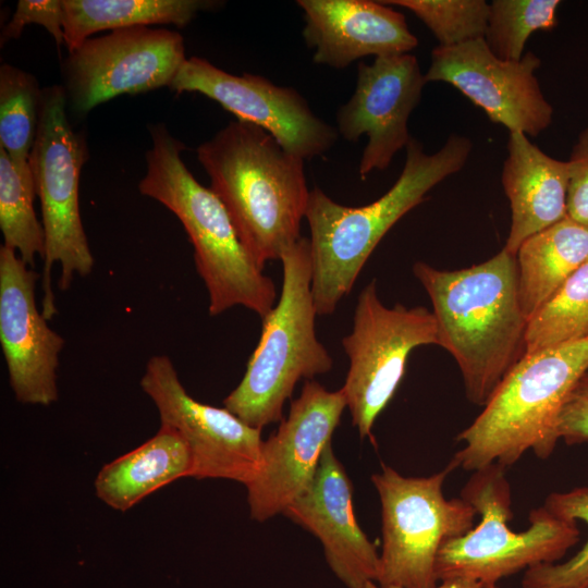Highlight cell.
I'll return each instance as SVG.
<instances>
[{
    "label": "cell",
    "mask_w": 588,
    "mask_h": 588,
    "mask_svg": "<svg viewBox=\"0 0 588 588\" xmlns=\"http://www.w3.org/2000/svg\"><path fill=\"white\" fill-rule=\"evenodd\" d=\"M471 147L466 136L451 134L437 152L429 155L412 137L396 182L368 205L344 206L318 187L310 191L305 219L310 230L311 289L318 315L335 311L385 233L422 203L430 189L461 171Z\"/></svg>",
    "instance_id": "3957f363"
},
{
    "label": "cell",
    "mask_w": 588,
    "mask_h": 588,
    "mask_svg": "<svg viewBox=\"0 0 588 588\" xmlns=\"http://www.w3.org/2000/svg\"><path fill=\"white\" fill-rule=\"evenodd\" d=\"M283 514L321 541L328 565L346 587L377 583L380 554L357 523L352 482L331 443L310 485Z\"/></svg>",
    "instance_id": "ac0fdd59"
},
{
    "label": "cell",
    "mask_w": 588,
    "mask_h": 588,
    "mask_svg": "<svg viewBox=\"0 0 588 588\" xmlns=\"http://www.w3.org/2000/svg\"><path fill=\"white\" fill-rule=\"evenodd\" d=\"M187 58L180 33L136 26L88 38L65 61V93L85 113L123 94L170 86Z\"/></svg>",
    "instance_id": "7c38bea8"
},
{
    "label": "cell",
    "mask_w": 588,
    "mask_h": 588,
    "mask_svg": "<svg viewBox=\"0 0 588 588\" xmlns=\"http://www.w3.org/2000/svg\"><path fill=\"white\" fill-rule=\"evenodd\" d=\"M588 339V260L531 316L525 355Z\"/></svg>",
    "instance_id": "cb8c5ba5"
},
{
    "label": "cell",
    "mask_w": 588,
    "mask_h": 588,
    "mask_svg": "<svg viewBox=\"0 0 588 588\" xmlns=\"http://www.w3.org/2000/svg\"><path fill=\"white\" fill-rule=\"evenodd\" d=\"M345 407L342 389L304 383L287 417L262 443L260 470L246 486L252 518L264 522L283 513L307 489Z\"/></svg>",
    "instance_id": "5bb4252c"
},
{
    "label": "cell",
    "mask_w": 588,
    "mask_h": 588,
    "mask_svg": "<svg viewBox=\"0 0 588 588\" xmlns=\"http://www.w3.org/2000/svg\"><path fill=\"white\" fill-rule=\"evenodd\" d=\"M282 287L262 318L259 342L238 385L223 400L226 409L248 426L262 429L282 421L283 405L301 379L331 370L333 360L315 331L309 238L301 236L281 256Z\"/></svg>",
    "instance_id": "8992f818"
},
{
    "label": "cell",
    "mask_w": 588,
    "mask_h": 588,
    "mask_svg": "<svg viewBox=\"0 0 588 588\" xmlns=\"http://www.w3.org/2000/svg\"><path fill=\"white\" fill-rule=\"evenodd\" d=\"M204 0H62L63 37L69 52L95 33L151 24L187 25L198 11L211 8Z\"/></svg>",
    "instance_id": "603a6c76"
},
{
    "label": "cell",
    "mask_w": 588,
    "mask_h": 588,
    "mask_svg": "<svg viewBox=\"0 0 588 588\" xmlns=\"http://www.w3.org/2000/svg\"><path fill=\"white\" fill-rule=\"evenodd\" d=\"M65 103L62 86L41 90L38 127L29 155L46 238L41 313L47 320L57 314L51 287L53 265L60 264L62 291L70 287L75 275L86 277L94 268L78 204L79 174L87 150L83 137L71 127Z\"/></svg>",
    "instance_id": "ba28073f"
},
{
    "label": "cell",
    "mask_w": 588,
    "mask_h": 588,
    "mask_svg": "<svg viewBox=\"0 0 588 588\" xmlns=\"http://www.w3.org/2000/svg\"><path fill=\"white\" fill-rule=\"evenodd\" d=\"M155 403L160 422L174 429L192 455L189 477L219 478L247 486L261 466V430L245 424L225 407L204 404L183 387L172 360L152 356L140 380Z\"/></svg>",
    "instance_id": "8fae6325"
},
{
    "label": "cell",
    "mask_w": 588,
    "mask_h": 588,
    "mask_svg": "<svg viewBox=\"0 0 588 588\" xmlns=\"http://www.w3.org/2000/svg\"><path fill=\"white\" fill-rule=\"evenodd\" d=\"M363 588H403V587H399V586L382 587L378 585L376 581H368L363 586ZM434 588H483V586L470 579L456 578V579L441 581V584L437 585Z\"/></svg>",
    "instance_id": "d6a6232c"
},
{
    "label": "cell",
    "mask_w": 588,
    "mask_h": 588,
    "mask_svg": "<svg viewBox=\"0 0 588 588\" xmlns=\"http://www.w3.org/2000/svg\"><path fill=\"white\" fill-rule=\"evenodd\" d=\"M41 90L33 75L10 64L0 66V147L16 170L33 179L29 155L36 138Z\"/></svg>",
    "instance_id": "d4e9b609"
},
{
    "label": "cell",
    "mask_w": 588,
    "mask_h": 588,
    "mask_svg": "<svg viewBox=\"0 0 588 588\" xmlns=\"http://www.w3.org/2000/svg\"><path fill=\"white\" fill-rule=\"evenodd\" d=\"M483 588H498V586L497 584H490V585L483 586Z\"/></svg>",
    "instance_id": "836d02e7"
},
{
    "label": "cell",
    "mask_w": 588,
    "mask_h": 588,
    "mask_svg": "<svg viewBox=\"0 0 588 588\" xmlns=\"http://www.w3.org/2000/svg\"><path fill=\"white\" fill-rule=\"evenodd\" d=\"M588 371V339L525 355L497 387L481 413L456 439L451 463L478 470L515 464L532 451L541 460L554 451L560 412Z\"/></svg>",
    "instance_id": "5b68a950"
},
{
    "label": "cell",
    "mask_w": 588,
    "mask_h": 588,
    "mask_svg": "<svg viewBox=\"0 0 588 588\" xmlns=\"http://www.w3.org/2000/svg\"><path fill=\"white\" fill-rule=\"evenodd\" d=\"M38 273L16 252L0 247V342L15 399L49 406L58 401L57 370L64 339L38 310Z\"/></svg>",
    "instance_id": "e0dca14e"
},
{
    "label": "cell",
    "mask_w": 588,
    "mask_h": 588,
    "mask_svg": "<svg viewBox=\"0 0 588 588\" xmlns=\"http://www.w3.org/2000/svg\"><path fill=\"white\" fill-rule=\"evenodd\" d=\"M437 322L426 307L395 304L378 297L376 280L359 293L350 334L342 346L350 368L341 388L362 438H372L377 417L393 397L409 353L422 345H438Z\"/></svg>",
    "instance_id": "30bf717a"
},
{
    "label": "cell",
    "mask_w": 588,
    "mask_h": 588,
    "mask_svg": "<svg viewBox=\"0 0 588 588\" xmlns=\"http://www.w3.org/2000/svg\"><path fill=\"white\" fill-rule=\"evenodd\" d=\"M35 183L14 167L8 152L0 147V228L3 245L19 253L30 268L35 257H45L46 238L42 223L36 217L33 201Z\"/></svg>",
    "instance_id": "484cf974"
},
{
    "label": "cell",
    "mask_w": 588,
    "mask_h": 588,
    "mask_svg": "<svg viewBox=\"0 0 588 588\" xmlns=\"http://www.w3.org/2000/svg\"><path fill=\"white\" fill-rule=\"evenodd\" d=\"M62 0H20L16 10L2 30L1 45L17 38L28 24L44 26L58 46L64 44Z\"/></svg>",
    "instance_id": "f546056e"
},
{
    "label": "cell",
    "mask_w": 588,
    "mask_h": 588,
    "mask_svg": "<svg viewBox=\"0 0 588 588\" xmlns=\"http://www.w3.org/2000/svg\"><path fill=\"white\" fill-rule=\"evenodd\" d=\"M210 188L226 208L243 244L264 269L299 237L309 193L304 160L262 128L231 121L197 148Z\"/></svg>",
    "instance_id": "7a4b0ae2"
},
{
    "label": "cell",
    "mask_w": 588,
    "mask_h": 588,
    "mask_svg": "<svg viewBox=\"0 0 588 588\" xmlns=\"http://www.w3.org/2000/svg\"><path fill=\"white\" fill-rule=\"evenodd\" d=\"M518 295L528 321L588 260V225L566 217L531 235L516 253Z\"/></svg>",
    "instance_id": "7402d4cb"
},
{
    "label": "cell",
    "mask_w": 588,
    "mask_h": 588,
    "mask_svg": "<svg viewBox=\"0 0 588 588\" xmlns=\"http://www.w3.org/2000/svg\"><path fill=\"white\" fill-rule=\"evenodd\" d=\"M426 85L418 60L403 53L377 57L359 63L357 83L350 100L336 113L338 132L348 142L368 138L359 162V175L385 170L411 140L408 119Z\"/></svg>",
    "instance_id": "2e32d148"
},
{
    "label": "cell",
    "mask_w": 588,
    "mask_h": 588,
    "mask_svg": "<svg viewBox=\"0 0 588 588\" xmlns=\"http://www.w3.org/2000/svg\"><path fill=\"white\" fill-rule=\"evenodd\" d=\"M455 469L450 462L429 477H405L382 464L371 481L381 502L382 551L377 584L434 588L442 546L474 527L476 510L462 498L445 499L443 483Z\"/></svg>",
    "instance_id": "9c48e42d"
},
{
    "label": "cell",
    "mask_w": 588,
    "mask_h": 588,
    "mask_svg": "<svg viewBox=\"0 0 588 588\" xmlns=\"http://www.w3.org/2000/svg\"><path fill=\"white\" fill-rule=\"evenodd\" d=\"M559 5V0H494L483 39L498 58L518 61L532 33L555 27Z\"/></svg>",
    "instance_id": "4316f807"
},
{
    "label": "cell",
    "mask_w": 588,
    "mask_h": 588,
    "mask_svg": "<svg viewBox=\"0 0 588 588\" xmlns=\"http://www.w3.org/2000/svg\"><path fill=\"white\" fill-rule=\"evenodd\" d=\"M461 498L476 510L480 522L442 546L436 561L439 581L465 578L482 586L497 584L523 569L559 562L579 541L577 523L543 505L529 513L526 530L511 529L512 492L506 467L500 464L475 470Z\"/></svg>",
    "instance_id": "52a82bcc"
},
{
    "label": "cell",
    "mask_w": 588,
    "mask_h": 588,
    "mask_svg": "<svg viewBox=\"0 0 588 588\" xmlns=\"http://www.w3.org/2000/svg\"><path fill=\"white\" fill-rule=\"evenodd\" d=\"M556 437L568 445L588 443V371L575 384L560 412Z\"/></svg>",
    "instance_id": "1f68e13d"
},
{
    "label": "cell",
    "mask_w": 588,
    "mask_h": 588,
    "mask_svg": "<svg viewBox=\"0 0 588 588\" xmlns=\"http://www.w3.org/2000/svg\"><path fill=\"white\" fill-rule=\"evenodd\" d=\"M413 271L430 297L438 345L455 359L467 400L485 406L525 356L527 320L516 255L502 248L481 264L453 271L417 261Z\"/></svg>",
    "instance_id": "6da1fadb"
},
{
    "label": "cell",
    "mask_w": 588,
    "mask_h": 588,
    "mask_svg": "<svg viewBox=\"0 0 588 588\" xmlns=\"http://www.w3.org/2000/svg\"><path fill=\"white\" fill-rule=\"evenodd\" d=\"M169 87L177 94L207 96L237 120L269 133L285 151L303 160L323 155L338 140V130L318 118L297 90L260 75H234L206 59L191 57Z\"/></svg>",
    "instance_id": "4fadbf2b"
},
{
    "label": "cell",
    "mask_w": 588,
    "mask_h": 588,
    "mask_svg": "<svg viewBox=\"0 0 588 588\" xmlns=\"http://www.w3.org/2000/svg\"><path fill=\"white\" fill-rule=\"evenodd\" d=\"M568 162L554 159L522 132H510L502 185L511 207L504 249L516 255L531 235L567 217Z\"/></svg>",
    "instance_id": "ffe728a7"
},
{
    "label": "cell",
    "mask_w": 588,
    "mask_h": 588,
    "mask_svg": "<svg viewBox=\"0 0 588 588\" xmlns=\"http://www.w3.org/2000/svg\"><path fill=\"white\" fill-rule=\"evenodd\" d=\"M540 58L527 52L518 61L498 58L485 39L436 47L426 83L453 85L488 118L527 136H537L552 122L553 108L535 75Z\"/></svg>",
    "instance_id": "9a60e30c"
},
{
    "label": "cell",
    "mask_w": 588,
    "mask_h": 588,
    "mask_svg": "<svg viewBox=\"0 0 588 588\" xmlns=\"http://www.w3.org/2000/svg\"><path fill=\"white\" fill-rule=\"evenodd\" d=\"M567 162V217L588 225V126L579 134Z\"/></svg>",
    "instance_id": "4dcf8cb0"
},
{
    "label": "cell",
    "mask_w": 588,
    "mask_h": 588,
    "mask_svg": "<svg viewBox=\"0 0 588 588\" xmlns=\"http://www.w3.org/2000/svg\"><path fill=\"white\" fill-rule=\"evenodd\" d=\"M413 12L438 39L453 47L485 37L489 4L483 0H389Z\"/></svg>",
    "instance_id": "f1b7e54d"
},
{
    "label": "cell",
    "mask_w": 588,
    "mask_h": 588,
    "mask_svg": "<svg viewBox=\"0 0 588 588\" xmlns=\"http://www.w3.org/2000/svg\"><path fill=\"white\" fill-rule=\"evenodd\" d=\"M304 39L317 64L344 69L364 57L409 53L418 45L405 16L381 1L298 0Z\"/></svg>",
    "instance_id": "d6986e66"
},
{
    "label": "cell",
    "mask_w": 588,
    "mask_h": 588,
    "mask_svg": "<svg viewBox=\"0 0 588 588\" xmlns=\"http://www.w3.org/2000/svg\"><path fill=\"white\" fill-rule=\"evenodd\" d=\"M191 469L192 455L184 439L160 425L154 437L100 468L94 482L96 495L125 512L154 491L189 477Z\"/></svg>",
    "instance_id": "44dd1931"
},
{
    "label": "cell",
    "mask_w": 588,
    "mask_h": 588,
    "mask_svg": "<svg viewBox=\"0 0 588 588\" xmlns=\"http://www.w3.org/2000/svg\"><path fill=\"white\" fill-rule=\"evenodd\" d=\"M151 148L138 189L182 222L194 247L196 270L209 294V315L244 306L265 318L274 307L275 286L247 250L220 198L184 164L185 146L164 125L150 126Z\"/></svg>",
    "instance_id": "277c9868"
},
{
    "label": "cell",
    "mask_w": 588,
    "mask_h": 588,
    "mask_svg": "<svg viewBox=\"0 0 588 588\" xmlns=\"http://www.w3.org/2000/svg\"><path fill=\"white\" fill-rule=\"evenodd\" d=\"M543 506L554 515L583 522L588 527V487L552 492ZM522 588H588V537L583 547L565 562L540 564L525 571Z\"/></svg>",
    "instance_id": "83f0119b"
}]
</instances>
